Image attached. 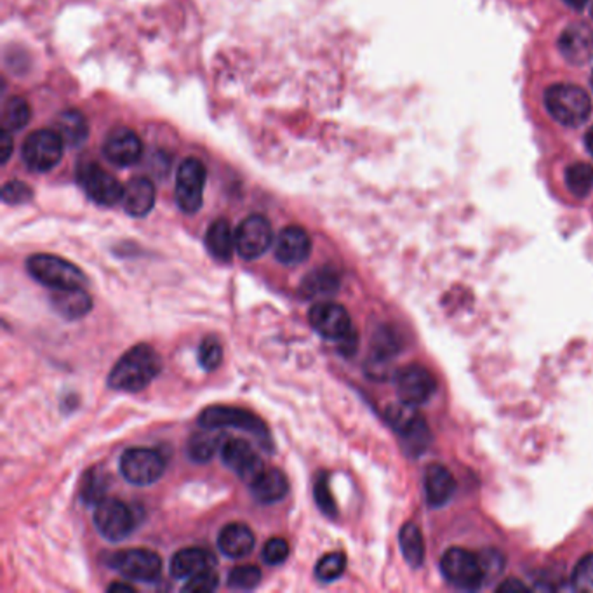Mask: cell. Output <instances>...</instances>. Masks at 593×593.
Returning <instances> with one entry per match:
<instances>
[{
	"instance_id": "cell-7",
	"label": "cell",
	"mask_w": 593,
	"mask_h": 593,
	"mask_svg": "<svg viewBox=\"0 0 593 593\" xmlns=\"http://www.w3.org/2000/svg\"><path fill=\"white\" fill-rule=\"evenodd\" d=\"M65 141L56 129H40L28 135L22 146V159L30 171L48 173L63 157Z\"/></svg>"
},
{
	"instance_id": "cell-37",
	"label": "cell",
	"mask_w": 593,
	"mask_h": 593,
	"mask_svg": "<svg viewBox=\"0 0 593 593\" xmlns=\"http://www.w3.org/2000/svg\"><path fill=\"white\" fill-rule=\"evenodd\" d=\"M223 362V347L216 338H206L199 347V364L206 371H215Z\"/></svg>"
},
{
	"instance_id": "cell-3",
	"label": "cell",
	"mask_w": 593,
	"mask_h": 593,
	"mask_svg": "<svg viewBox=\"0 0 593 593\" xmlns=\"http://www.w3.org/2000/svg\"><path fill=\"white\" fill-rule=\"evenodd\" d=\"M199 425L202 429L211 430H223V429H237V430L247 431L252 437L258 438L261 447L273 449L271 437L265 421L256 416L254 412H249L241 407L234 405H209L206 407L199 416Z\"/></svg>"
},
{
	"instance_id": "cell-18",
	"label": "cell",
	"mask_w": 593,
	"mask_h": 593,
	"mask_svg": "<svg viewBox=\"0 0 593 593\" xmlns=\"http://www.w3.org/2000/svg\"><path fill=\"white\" fill-rule=\"evenodd\" d=\"M312 252V239L303 226H286L275 243V258L282 265H301Z\"/></svg>"
},
{
	"instance_id": "cell-33",
	"label": "cell",
	"mask_w": 593,
	"mask_h": 593,
	"mask_svg": "<svg viewBox=\"0 0 593 593\" xmlns=\"http://www.w3.org/2000/svg\"><path fill=\"white\" fill-rule=\"evenodd\" d=\"M108 479L102 470H91L84 477L82 484V500L87 505L98 507L103 500H107Z\"/></svg>"
},
{
	"instance_id": "cell-8",
	"label": "cell",
	"mask_w": 593,
	"mask_h": 593,
	"mask_svg": "<svg viewBox=\"0 0 593 593\" xmlns=\"http://www.w3.org/2000/svg\"><path fill=\"white\" fill-rule=\"evenodd\" d=\"M208 180V169L195 157H189L181 162L176 174V204L187 213L195 215L200 211L204 202V189Z\"/></svg>"
},
{
	"instance_id": "cell-9",
	"label": "cell",
	"mask_w": 593,
	"mask_h": 593,
	"mask_svg": "<svg viewBox=\"0 0 593 593\" xmlns=\"http://www.w3.org/2000/svg\"><path fill=\"white\" fill-rule=\"evenodd\" d=\"M165 472V459L150 447H131L120 458V474L129 484H155Z\"/></svg>"
},
{
	"instance_id": "cell-26",
	"label": "cell",
	"mask_w": 593,
	"mask_h": 593,
	"mask_svg": "<svg viewBox=\"0 0 593 593\" xmlns=\"http://www.w3.org/2000/svg\"><path fill=\"white\" fill-rule=\"evenodd\" d=\"M206 247L217 261H230L235 249V232L223 217L211 223L206 234Z\"/></svg>"
},
{
	"instance_id": "cell-31",
	"label": "cell",
	"mask_w": 593,
	"mask_h": 593,
	"mask_svg": "<svg viewBox=\"0 0 593 593\" xmlns=\"http://www.w3.org/2000/svg\"><path fill=\"white\" fill-rule=\"evenodd\" d=\"M31 119V108L22 96H13L7 100L2 110V129L14 133L22 131Z\"/></svg>"
},
{
	"instance_id": "cell-1",
	"label": "cell",
	"mask_w": 593,
	"mask_h": 593,
	"mask_svg": "<svg viewBox=\"0 0 593 593\" xmlns=\"http://www.w3.org/2000/svg\"><path fill=\"white\" fill-rule=\"evenodd\" d=\"M161 369V357L155 349L137 343L115 362L108 375V386L117 392L136 394L159 376Z\"/></svg>"
},
{
	"instance_id": "cell-24",
	"label": "cell",
	"mask_w": 593,
	"mask_h": 593,
	"mask_svg": "<svg viewBox=\"0 0 593 593\" xmlns=\"http://www.w3.org/2000/svg\"><path fill=\"white\" fill-rule=\"evenodd\" d=\"M456 491L453 474L442 465H430L425 472V494L430 507H444Z\"/></svg>"
},
{
	"instance_id": "cell-27",
	"label": "cell",
	"mask_w": 593,
	"mask_h": 593,
	"mask_svg": "<svg viewBox=\"0 0 593 593\" xmlns=\"http://www.w3.org/2000/svg\"><path fill=\"white\" fill-rule=\"evenodd\" d=\"M340 288V277L338 273L329 267L314 270L308 277L299 286V291L303 297H314V299H323L325 296H331L338 291Z\"/></svg>"
},
{
	"instance_id": "cell-45",
	"label": "cell",
	"mask_w": 593,
	"mask_h": 593,
	"mask_svg": "<svg viewBox=\"0 0 593 593\" xmlns=\"http://www.w3.org/2000/svg\"><path fill=\"white\" fill-rule=\"evenodd\" d=\"M585 146L590 152V155H593V128H590L587 131V135H585Z\"/></svg>"
},
{
	"instance_id": "cell-36",
	"label": "cell",
	"mask_w": 593,
	"mask_h": 593,
	"mask_svg": "<svg viewBox=\"0 0 593 593\" xmlns=\"http://www.w3.org/2000/svg\"><path fill=\"white\" fill-rule=\"evenodd\" d=\"M314 498H315L317 507L321 509V512H323L325 517L334 518V517L338 515L336 501H334L332 492H331V487H329V475H327L325 472L319 474V477H317V481H315Z\"/></svg>"
},
{
	"instance_id": "cell-2",
	"label": "cell",
	"mask_w": 593,
	"mask_h": 593,
	"mask_svg": "<svg viewBox=\"0 0 593 593\" xmlns=\"http://www.w3.org/2000/svg\"><path fill=\"white\" fill-rule=\"evenodd\" d=\"M544 105L550 115L567 128L585 124L592 113L589 93L572 84H555L548 87L544 93Z\"/></svg>"
},
{
	"instance_id": "cell-15",
	"label": "cell",
	"mask_w": 593,
	"mask_h": 593,
	"mask_svg": "<svg viewBox=\"0 0 593 593\" xmlns=\"http://www.w3.org/2000/svg\"><path fill=\"white\" fill-rule=\"evenodd\" d=\"M395 390L399 399L405 404L421 405L433 397L437 390V381L427 367L420 364H409L401 371H397Z\"/></svg>"
},
{
	"instance_id": "cell-35",
	"label": "cell",
	"mask_w": 593,
	"mask_h": 593,
	"mask_svg": "<svg viewBox=\"0 0 593 593\" xmlns=\"http://www.w3.org/2000/svg\"><path fill=\"white\" fill-rule=\"evenodd\" d=\"M261 569L258 566H239L230 571L228 587L234 590H252L261 583Z\"/></svg>"
},
{
	"instance_id": "cell-5",
	"label": "cell",
	"mask_w": 593,
	"mask_h": 593,
	"mask_svg": "<svg viewBox=\"0 0 593 593\" xmlns=\"http://www.w3.org/2000/svg\"><path fill=\"white\" fill-rule=\"evenodd\" d=\"M440 571L451 585L461 590H479L489 578L482 555L458 546L442 555Z\"/></svg>"
},
{
	"instance_id": "cell-40",
	"label": "cell",
	"mask_w": 593,
	"mask_h": 593,
	"mask_svg": "<svg viewBox=\"0 0 593 593\" xmlns=\"http://www.w3.org/2000/svg\"><path fill=\"white\" fill-rule=\"evenodd\" d=\"M219 587V578L216 574L215 571H206V572H200L193 578L187 580V583L183 585V592H213Z\"/></svg>"
},
{
	"instance_id": "cell-47",
	"label": "cell",
	"mask_w": 593,
	"mask_h": 593,
	"mask_svg": "<svg viewBox=\"0 0 593 593\" xmlns=\"http://www.w3.org/2000/svg\"><path fill=\"white\" fill-rule=\"evenodd\" d=\"M590 13H592V18H593V5H592V9H590Z\"/></svg>"
},
{
	"instance_id": "cell-22",
	"label": "cell",
	"mask_w": 593,
	"mask_h": 593,
	"mask_svg": "<svg viewBox=\"0 0 593 593\" xmlns=\"http://www.w3.org/2000/svg\"><path fill=\"white\" fill-rule=\"evenodd\" d=\"M252 496L263 503L273 505L282 501L289 492V481L286 474L279 468H265L252 482H251Z\"/></svg>"
},
{
	"instance_id": "cell-17",
	"label": "cell",
	"mask_w": 593,
	"mask_h": 593,
	"mask_svg": "<svg viewBox=\"0 0 593 593\" xmlns=\"http://www.w3.org/2000/svg\"><path fill=\"white\" fill-rule=\"evenodd\" d=\"M103 154L108 161L119 167H129L143 155V143L129 128H117L105 139Z\"/></svg>"
},
{
	"instance_id": "cell-32",
	"label": "cell",
	"mask_w": 593,
	"mask_h": 593,
	"mask_svg": "<svg viewBox=\"0 0 593 593\" xmlns=\"http://www.w3.org/2000/svg\"><path fill=\"white\" fill-rule=\"evenodd\" d=\"M566 185L574 197L585 199L593 190V165L587 162H576L566 171Z\"/></svg>"
},
{
	"instance_id": "cell-44",
	"label": "cell",
	"mask_w": 593,
	"mask_h": 593,
	"mask_svg": "<svg viewBox=\"0 0 593 593\" xmlns=\"http://www.w3.org/2000/svg\"><path fill=\"white\" fill-rule=\"evenodd\" d=\"M107 592H110V593H117V592L133 593V592H136V589H135V587H133V585H129V583H128V580H126V581H115V583H111V585H110V587H108Z\"/></svg>"
},
{
	"instance_id": "cell-20",
	"label": "cell",
	"mask_w": 593,
	"mask_h": 593,
	"mask_svg": "<svg viewBox=\"0 0 593 593\" xmlns=\"http://www.w3.org/2000/svg\"><path fill=\"white\" fill-rule=\"evenodd\" d=\"M215 557L204 548H183L169 562V571L178 580H190L215 567Z\"/></svg>"
},
{
	"instance_id": "cell-25",
	"label": "cell",
	"mask_w": 593,
	"mask_h": 593,
	"mask_svg": "<svg viewBox=\"0 0 593 593\" xmlns=\"http://www.w3.org/2000/svg\"><path fill=\"white\" fill-rule=\"evenodd\" d=\"M51 306L59 317L66 321H77L93 310V299L84 288L54 291Z\"/></svg>"
},
{
	"instance_id": "cell-23",
	"label": "cell",
	"mask_w": 593,
	"mask_h": 593,
	"mask_svg": "<svg viewBox=\"0 0 593 593\" xmlns=\"http://www.w3.org/2000/svg\"><path fill=\"white\" fill-rule=\"evenodd\" d=\"M124 211L133 217L148 215L155 206V187L148 178H133L122 195Z\"/></svg>"
},
{
	"instance_id": "cell-43",
	"label": "cell",
	"mask_w": 593,
	"mask_h": 593,
	"mask_svg": "<svg viewBox=\"0 0 593 593\" xmlns=\"http://www.w3.org/2000/svg\"><path fill=\"white\" fill-rule=\"evenodd\" d=\"M13 154V137H11V133L2 129V135H0V155H2V162L9 161Z\"/></svg>"
},
{
	"instance_id": "cell-14",
	"label": "cell",
	"mask_w": 593,
	"mask_h": 593,
	"mask_svg": "<svg viewBox=\"0 0 593 593\" xmlns=\"http://www.w3.org/2000/svg\"><path fill=\"white\" fill-rule=\"evenodd\" d=\"M273 243V230L265 216H247L235 230V249L239 256L251 261L263 256Z\"/></svg>"
},
{
	"instance_id": "cell-39",
	"label": "cell",
	"mask_w": 593,
	"mask_h": 593,
	"mask_svg": "<svg viewBox=\"0 0 593 593\" xmlns=\"http://www.w3.org/2000/svg\"><path fill=\"white\" fill-rule=\"evenodd\" d=\"M289 543L284 538H270L265 546H263V552H261V557L265 561V564L269 566H279L282 562L288 561L289 557Z\"/></svg>"
},
{
	"instance_id": "cell-16",
	"label": "cell",
	"mask_w": 593,
	"mask_h": 593,
	"mask_svg": "<svg viewBox=\"0 0 593 593\" xmlns=\"http://www.w3.org/2000/svg\"><path fill=\"white\" fill-rule=\"evenodd\" d=\"M219 455L223 463L249 484L265 470L261 458L254 453L251 444L243 438H232L226 435Z\"/></svg>"
},
{
	"instance_id": "cell-34",
	"label": "cell",
	"mask_w": 593,
	"mask_h": 593,
	"mask_svg": "<svg viewBox=\"0 0 593 593\" xmlns=\"http://www.w3.org/2000/svg\"><path fill=\"white\" fill-rule=\"evenodd\" d=\"M347 569V555L343 552H331L325 553L323 559L315 566V578L323 583L336 581L340 576H343Z\"/></svg>"
},
{
	"instance_id": "cell-42",
	"label": "cell",
	"mask_w": 593,
	"mask_h": 593,
	"mask_svg": "<svg viewBox=\"0 0 593 593\" xmlns=\"http://www.w3.org/2000/svg\"><path fill=\"white\" fill-rule=\"evenodd\" d=\"M527 590H529V587H527L524 581L517 580V578H510V580L503 581V583L498 587V592L500 593H522L527 592Z\"/></svg>"
},
{
	"instance_id": "cell-48",
	"label": "cell",
	"mask_w": 593,
	"mask_h": 593,
	"mask_svg": "<svg viewBox=\"0 0 593 593\" xmlns=\"http://www.w3.org/2000/svg\"><path fill=\"white\" fill-rule=\"evenodd\" d=\"M592 87H593V74H592Z\"/></svg>"
},
{
	"instance_id": "cell-13",
	"label": "cell",
	"mask_w": 593,
	"mask_h": 593,
	"mask_svg": "<svg viewBox=\"0 0 593 593\" xmlns=\"http://www.w3.org/2000/svg\"><path fill=\"white\" fill-rule=\"evenodd\" d=\"M77 180L87 197L98 206L111 208L122 200L124 187L117 181L115 176L102 169L98 164L89 162L81 165Z\"/></svg>"
},
{
	"instance_id": "cell-12",
	"label": "cell",
	"mask_w": 593,
	"mask_h": 593,
	"mask_svg": "<svg viewBox=\"0 0 593 593\" xmlns=\"http://www.w3.org/2000/svg\"><path fill=\"white\" fill-rule=\"evenodd\" d=\"M94 526L108 541H122L135 531V513L124 501L107 498L94 510Z\"/></svg>"
},
{
	"instance_id": "cell-4",
	"label": "cell",
	"mask_w": 593,
	"mask_h": 593,
	"mask_svg": "<svg viewBox=\"0 0 593 593\" xmlns=\"http://www.w3.org/2000/svg\"><path fill=\"white\" fill-rule=\"evenodd\" d=\"M27 270L31 279L53 291L79 289L87 282L85 273L77 265L54 254L30 256L27 260Z\"/></svg>"
},
{
	"instance_id": "cell-10",
	"label": "cell",
	"mask_w": 593,
	"mask_h": 593,
	"mask_svg": "<svg viewBox=\"0 0 593 593\" xmlns=\"http://www.w3.org/2000/svg\"><path fill=\"white\" fill-rule=\"evenodd\" d=\"M386 421L394 431L404 440L412 453L421 451L429 442V427L425 418L420 414L416 405L392 404L386 407Z\"/></svg>"
},
{
	"instance_id": "cell-38",
	"label": "cell",
	"mask_w": 593,
	"mask_h": 593,
	"mask_svg": "<svg viewBox=\"0 0 593 593\" xmlns=\"http://www.w3.org/2000/svg\"><path fill=\"white\" fill-rule=\"evenodd\" d=\"M572 587L580 592L593 593V553L580 559L572 572Z\"/></svg>"
},
{
	"instance_id": "cell-6",
	"label": "cell",
	"mask_w": 593,
	"mask_h": 593,
	"mask_svg": "<svg viewBox=\"0 0 593 593\" xmlns=\"http://www.w3.org/2000/svg\"><path fill=\"white\" fill-rule=\"evenodd\" d=\"M108 566L128 581L154 583L161 576L162 559L154 550L129 548L113 553L108 561Z\"/></svg>"
},
{
	"instance_id": "cell-11",
	"label": "cell",
	"mask_w": 593,
	"mask_h": 593,
	"mask_svg": "<svg viewBox=\"0 0 593 593\" xmlns=\"http://www.w3.org/2000/svg\"><path fill=\"white\" fill-rule=\"evenodd\" d=\"M308 321L317 334L325 340L341 343L351 332H355L351 325L350 314L345 306L334 301H319L308 312Z\"/></svg>"
},
{
	"instance_id": "cell-30",
	"label": "cell",
	"mask_w": 593,
	"mask_h": 593,
	"mask_svg": "<svg viewBox=\"0 0 593 593\" xmlns=\"http://www.w3.org/2000/svg\"><path fill=\"white\" fill-rule=\"evenodd\" d=\"M399 544H401L405 562L409 566L414 567V569L423 566V562H425V541H423L421 529L416 524L407 522L403 526L401 535H399Z\"/></svg>"
},
{
	"instance_id": "cell-29",
	"label": "cell",
	"mask_w": 593,
	"mask_h": 593,
	"mask_svg": "<svg viewBox=\"0 0 593 593\" xmlns=\"http://www.w3.org/2000/svg\"><path fill=\"white\" fill-rule=\"evenodd\" d=\"M56 131L63 137L65 145L81 146L89 135V126L79 110H65L56 120Z\"/></svg>"
},
{
	"instance_id": "cell-28",
	"label": "cell",
	"mask_w": 593,
	"mask_h": 593,
	"mask_svg": "<svg viewBox=\"0 0 593 593\" xmlns=\"http://www.w3.org/2000/svg\"><path fill=\"white\" fill-rule=\"evenodd\" d=\"M225 438H226V435L216 433V430H211V429H204L190 437L189 444H187V455L195 463H208L221 449Z\"/></svg>"
},
{
	"instance_id": "cell-19",
	"label": "cell",
	"mask_w": 593,
	"mask_h": 593,
	"mask_svg": "<svg viewBox=\"0 0 593 593\" xmlns=\"http://www.w3.org/2000/svg\"><path fill=\"white\" fill-rule=\"evenodd\" d=\"M559 49L569 63L585 65L593 58V30L587 23H572L561 33Z\"/></svg>"
},
{
	"instance_id": "cell-46",
	"label": "cell",
	"mask_w": 593,
	"mask_h": 593,
	"mask_svg": "<svg viewBox=\"0 0 593 593\" xmlns=\"http://www.w3.org/2000/svg\"><path fill=\"white\" fill-rule=\"evenodd\" d=\"M564 2H566L567 5L574 7V9H581V7H585L589 4V0H564Z\"/></svg>"
},
{
	"instance_id": "cell-21",
	"label": "cell",
	"mask_w": 593,
	"mask_h": 593,
	"mask_svg": "<svg viewBox=\"0 0 593 593\" xmlns=\"http://www.w3.org/2000/svg\"><path fill=\"white\" fill-rule=\"evenodd\" d=\"M254 533L241 522H232L219 531L217 548L228 559H243L254 548Z\"/></svg>"
},
{
	"instance_id": "cell-41",
	"label": "cell",
	"mask_w": 593,
	"mask_h": 593,
	"mask_svg": "<svg viewBox=\"0 0 593 593\" xmlns=\"http://www.w3.org/2000/svg\"><path fill=\"white\" fill-rule=\"evenodd\" d=\"M31 197H33V191L23 181H9L2 189V200L11 206L25 204Z\"/></svg>"
}]
</instances>
